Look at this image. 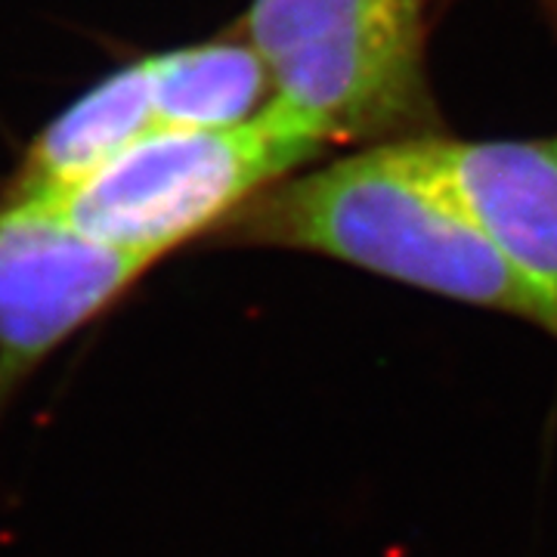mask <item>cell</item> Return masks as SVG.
<instances>
[{
	"mask_svg": "<svg viewBox=\"0 0 557 557\" xmlns=\"http://www.w3.org/2000/svg\"><path fill=\"white\" fill-rule=\"evenodd\" d=\"M242 239L329 255L557 338V300L520 273L440 177L424 139L384 143L288 180L239 220Z\"/></svg>",
	"mask_w": 557,
	"mask_h": 557,
	"instance_id": "1",
	"label": "cell"
},
{
	"mask_svg": "<svg viewBox=\"0 0 557 557\" xmlns=\"http://www.w3.org/2000/svg\"><path fill=\"white\" fill-rule=\"evenodd\" d=\"M322 146L325 139L273 102L236 127H156L78 186L16 208L156 260L226 218L260 186L313 159Z\"/></svg>",
	"mask_w": 557,
	"mask_h": 557,
	"instance_id": "2",
	"label": "cell"
},
{
	"mask_svg": "<svg viewBox=\"0 0 557 557\" xmlns=\"http://www.w3.org/2000/svg\"><path fill=\"white\" fill-rule=\"evenodd\" d=\"M248 32L276 106L325 143L394 134L424 109V0H255Z\"/></svg>",
	"mask_w": 557,
	"mask_h": 557,
	"instance_id": "3",
	"label": "cell"
},
{
	"mask_svg": "<svg viewBox=\"0 0 557 557\" xmlns=\"http://www.w3.org/2000/svg\"><path fill=\"white\" fill-rule=\"evenodd\" d=\"M152 260L87 239L60 220L0 208V412L87 322L106 313Z\"/></svg>",
	"mask_w": 557,
	"mask_h": 557,
	"instance_id": "4",
	"label": "cell"
},
{
	"mask_svg": "<svg viewBox=\"0 0 557 557\" xmlns=\"http://www.w3.org/2000/svg\"><path fill=\"white\" fill-rule=\"evenodd\" d=\"M424 146L486 239L557 300V143L424 137Z\"/></svg>",
	"mask_w": 557,
	"mask_h": 557,
	"instance_id": "5",
	"label": "cell"
},
{
	"mask_svg": "<svg viewBox=\"0 0 557 557\" xmlns=\"http://www.w3.org/2000/svg\"><path fill=\"white\" fill-rule=\"evenodd\" d=\"M149 131H156V112L149 65L143 62L102 81L40 134L22 171L16 199L7 205L50 199L78 186Z\"/></svg>",
	"mask_w": 557,
	"mask_h": 557,
	"instance_id": "6",
	"label": "cell"
},
{
	"mask_svg": "<svg viewBox=\"0 0 557 557\" xmlns=\"http://www.w3.org/2000/svg\"><path fill=\"white\" fill-rule=\"evenodd\" d=\"M156 127L220 131L255 119L270 69L251 47L208 44L146 62Z\"/></svg>",
	"mask_w": 557,
	"mask_h": 557,
	"instance_id": "7",
	"label": "cell"
},
{
	"mask_svg": "<svg viewBox=\"0 0 557 557\" xmlns=\"http://www.w3.org/2000/svg\"><path fill=\"white\" fill-rule=\"evenodd\" d=\"M555 143H557V139H555Z\"/></svg>",
	"mask_w": 557,
	"mask_h": 557,
	"instance_id": "8",
	"label": "cell"
}]
</instances>
